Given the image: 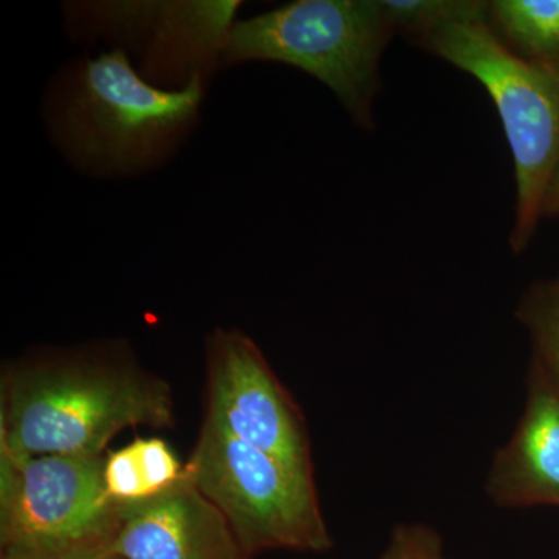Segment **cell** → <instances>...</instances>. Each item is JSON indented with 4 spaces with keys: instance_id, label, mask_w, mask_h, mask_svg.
I'll return each mask as SVG.
<instances>
[{
    "instance_id": "obj_1",
    "label": "cell",
    "mask_w": 559,
    "mask_h": 559,
    "mask_svg": "<svg viewBox=\"0 0 559 559\" xmlns=\"http://www.w3.org/2000/svg\"><path fill=\"white\" fill-rule=\"evenodd\" d=\"M170 385L119 344L51 349L3 369L0 448L22 455H105L128 428H167Z\"/></svg>"
},
{
    "instance_id": "obj_2",
    "label": "cell",
    "mask_w": 559,
    "mask_h": 559,
    "mask_svg": "<svg viewBox=\"0 0 559 559\" xmlns=\"http://www.w3.org/2000/svg\"><path fill=\"white\" fill-rule=\"evenodd\" d=\"M204 81L164 91L140 76L121 50L73 58L43 95V123L70 167L95 179L159 170L201 120Z\"/></svg>"
},
{
    "instance_id": "obj_3",
    "label": "cell",
    "mask_w": 559,
    "mask_h": 559,
    "mask_svg": "<svg viewBox=\"0 0 559 559\" xmlns=\"http://www.w3.org/2000/svg\"><path fill=\"white\" fill-rule=\"evenodd\" d=\"M414 44L468 73L495 103L513 154L516 205L510 246L520 255L543 219L544 198L559 165V76L507 50L489 31L479 0Z\"/></svg>"
},
{
    "instance_id": "obj_4",
    "label": "cell",
    "mask_w": 559,
    "mask_h": 559,
    "mask_svg": "<svg viewBox=\"0 0 559 559\" xmlns=\"http://www.w3.org/2000/svg\"><path fill=\"white\" fill-rule=\"evenodd\" d=\"M395 36L381 0H296L235 22L223 66L299 69L325 84L355 124L373 131L382 55Z\"/></svg>"
},
{
    "instance_id": "obj_5",
    "label": "cell",
    "mask_w": 559,
    "mask_h": 559,
    "mask_svg": "<svg viewBox=\"0 0 559 559\" xmlns=\"http://www.w3.org/2000/svg\"><path fill=\"white\" fill-rule=\"evenodd\" d=\"M186 473L229 522L249 558L266 550L320 554L333 546L314 477L237 439L213 419L204 417Z\"/></svg>"
},
{
    "instance_id": "obj_6",
    "label": "cell",
    "mask_w": 559,
    "mask_h": 559,
    "mask_svg": "<svg viewBox=\"0 0 559 559\" xmlns=\"http://www.w3.org/2000/svg\"><path fill=\"white\" fill-rule=\"evenodd\" d=\"M240 0H70L62 24L72 43L121 50L164 91L209 81L219 69Z\"/></svg>"
},
{
    "instance_id": "obj_7",
    "label": "cell",
    "mask_w": 559,
    "mask_h": 559,
    "mask_svg": "<svg viewBox=\"0 0 559 559\" xmlns=\"http://www.w3.org/2000/svg\"><path fill=\"white\" fill-rule=\"evenodd\" d=\"M121 510L106 491L105 455H22L0 448L2 551L60 559L108 550Z\"/></svg>"
},
{
    "instance_id": "obj_8",
    "label": "cell",
    "mask_w": 559,
    "mask_h": 559,
    "mask_svg": "<svg viewBox=\"0 0 559 559\" xmlns=\"http://www.w3.org/2000/svg\"><path fill=\"white\" fill-rule=\"evenodd\" d=\"M205 353V417L289 468L314 477L307 421L259 345L240 330L218 329L207 337Z\"/></svg>"
},
{
    "instance_id": "obj_9",
    "label": "cell",
    "mask_w": 559,
    "mask_h": 559,
    "mask_svg": "<svg viewBox=\"0 0 559 559\" xmlns=\"http://www.w3.org/2000/svg\"><path fill=\"white\" fill-rule=\"evenodd\" d=\"M109 550L121 559H250L186 471L160 495L123 503Z\"/></svg>"
},
{
    "instance_id": "obj_10",
    "label": "cell",
    "mask_w": 559,
    "mask_h": 559,
    "mask_svg": "<svg viewBox=\"0 0 559 559\" xmlns=\"http://www.w3.org/2000/svg\"><path fill=\"white\" fill-rule=\"evenodd\" d=\"M500 509L559 507V388L530 364L524 411L485 480Z\"/></svg>"
},
{
    "instance_id": "obj_11",
    "label": "cell",
    "mask_w": 559,
    "mask_h": 559,
    "mask_svg": "<svg viewBox=\"0 0 559 559\" xmlns=\"http://www.w3.org/2000/svg\"><path fill=\"white\" fill-rule=\"evenodd\" d=\"M485 22L511 53L559 76V0H491Z\"/></svg>"
},
{
    "instance_id": "obj_12",
    "label": "cell",
    "mask_w": 559,
    "mask_h": 559,
    "mask_svg": "<svg viewBox=\"0 0 559 559\" xmlns=\"http://www.w3.org/2000/svg\"><path fill=\"white\" fill-rule=\"evenodd\" d=\"M186 465L164 440L135 439L105 455V485L119 503L140 502L160 495L183 476Z\"/></svg>"
},
{
    "instance_id": "obj_13",
    "label": "cell",
    "mask_w": 559,
    "mask_h": 559,
    "mask_svg": "<svg viewBox=\"0 0 559 559\" xmlns=\"http://www.w3.org/2000/svg\"><path fill=\"white\" fill-rule=\"evenodd\" d=\"M516 319L530 334L533 366L559 388V277L530 286L518 304Z\"/></svg>"
},
{
    "instance_id": "obj_14",
    "label": "cell",
    "mask_w": 559,
    "mask_h": 559,
    "mask_svg": "<svg viewBox=\"0 0 559 559\" xmlns=\"http://www.w3.org/2000/svg\"><path fill=\"white\" fill-rule=\"evenodd\" d=\"M471 0H381L385 16L395 35L404 36L412 44L443 22L457 16Z\"/></svg>"
},
{
    "instance_id": "obj_15",
    "label": "cell",
    "mask_w": 559,
    "mask_h": 559,
    "mask_svg": "<svg viewBox=\"0 0 559 559\" xmlns=\"http://www.w3.org/2000/svg\"><path fill=\"white\" fill-rule=\"evenodd\" d=\"M380 559H450L443 538L436 528L421 522H404L390 533Z\"/></svg>"
},
{
    "instance_id": "obj_16",
    "label": "cell",
    "mask_w": 559,
    "mask_h": 559,
    "mask_svg": "<svg viewBox=\"0 0 559 559\" xmlns=\"http://www.w3.org/2000/svg\"><path fill=\"white\" fill-rule=\"evenodd\" d=\"M559 213V165L555 171L554 178L550 180L549 189H547L546 198L543 204V218L546 216L558 215Z\"/></svg>"
},
{
    "instance_id": "obj_17",
    "label": "cell",
    "mask_w": 559,
    "mask_h": 559,
    "mask_svg": "<svg viewBox=\"0 0 559 559\" xmlns=\"http://www.w3.org/2000/svg\"><path fill=\"white\" fill-rule=\"evenodd\" d=\"M39 559V558H38ZM60 559H121L119 555L108 550H94L84 551V554L72 555V557H66Z\"/></svg>"
},
{
    "instance_id": "obj_18",
    "label": "cell",
    "mask_w": 559,
    "mask_h": 559,
    "mask_svg": "<svg viewBox=\"0 0 559 559\" xmlns=\"http://www.w3.org/2000/svg\"><path fill=\"white\" fill-rule=\"evenodd\" d=\"M0 559H38L35 557H28V555L14 554V551H2Z\"/></svg>"
}]
</instances>
